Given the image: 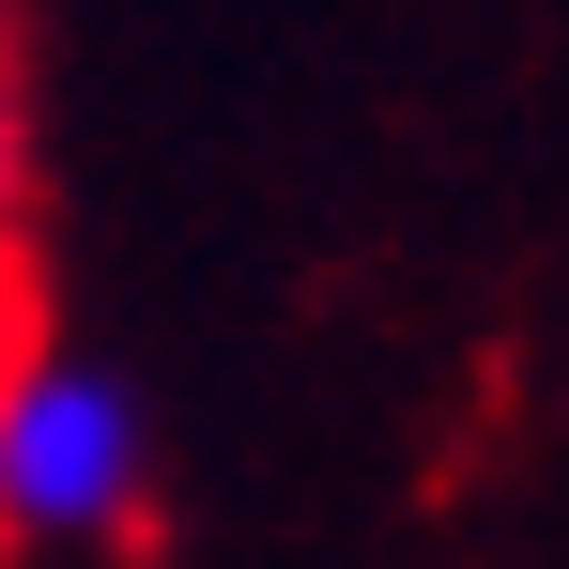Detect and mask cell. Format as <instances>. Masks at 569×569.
Listing matches in <instances>:
<instances>
[{
    "label": "cell",
    "instance_id": "2",
    "mask_svg": "<svg viewBox=\"0 0 569 569\" xmlns=\"http://www.w3.org/2000/svg\"><path fill=\"white\" fill-rule=\"evenodd\" d=\"M47 308H31V31H16V0H0V355L31 339Z\"/></svg>",
    "mask_w": 569,
    "mask_h": 569
},
{
    "label": "cell",
    "instance_id": "1",
    "mask_svg": "<svg viewBox=\"0 0 569 569\" xmlns=\"http://www.w3.org/2000/svg\"><path fill=\"white\" fill-rule=\"evenodd\" d=\"M154 508V431H139V385L62 355L47 323L0 355V555L31 539H123Z\"/></svg>",
    "mask_w": 569,
    "mask_h": 569
}]
</instances>
